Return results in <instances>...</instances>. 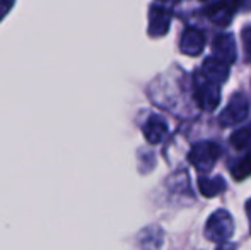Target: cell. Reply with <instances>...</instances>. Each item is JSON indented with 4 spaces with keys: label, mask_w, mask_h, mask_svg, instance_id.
Masks as SVG:
<instances>
[{
    "label": "cell",
    "mask_w": 251,
    "mask_h": 250,
    "mask_svg": "<svg viewBox=\"0 0 251 250\" xmlns=\"http://www.w3.org/2000/svg\"><path fill=\"white\" fill-rule=\"evenodd\" d=\"M221 156V146L210 140L199 142L192 147L188 154V161L199 171H210Z\"/></svg>",
    "instance_id": "cell-1"
},
{
    "label": "cell",
    "mask_w": 251,
    "mask_h": 250,
    "mask_svg": "<svg viewBox=\"0 0 251 250\" xmlns=\"http://www.w3.org/2000/svg\"><path fill=\"white\" fill-rule=\"evenodd\" d=\"M232 231H234V223H232V218L227 211L219 209L208 218L207 226H205V235H207L208 240L215 242V244H221V242L231 238Z\"/></svg>",
    "instance_id": "cell-2"
},
{
    "label": "cell",
    "mask_w": 251,
    "mask_h": 250,
    "mask_svg": "<svg viewBox=\"0 0 251 250\" xmlns=\"http://www.w3.org/2000/svg\"><path fill=\"white\" fill-rule=\"evenodd\" d=\"M195 100L199 103L201 110L212 111L217 108L219 101H221V84H215L212 81H208L207 77H203V74H199L195 79Z\"/></svg>",
    "instance_id": "cell-3"
},
{
    "label": "cell",
    "mask_w": 251,
    "mask_h": 250,
    "mask_svg": "<svg viewBox=\"0 0 251 250\" xmlns=\"http://www.w3.org/2000/svg\"><path fill=\"white\" fill-rule=\"evenodd\" d=\"M250 113V103L241 93L234 94L229 101V105L224 108L221 115V125L224 127H232V125H238L248 117Z\"/></svg>",
    "instance_id": "cell-4"
},
{
    "label": "cell",
    "mask_w": 251,
    "mask_h": 250,
    "mask_svg": "<svg viewBox=\"0 0 251 250\" xmlns=\"http://www.w3.org/2000/svg\"><path fill=\"white\" fill-rule=\"evenodd\" d=\"M239 3L241 0H222V2H217L214 5H210L205 14L210 17L212 23H215L217 26L226 28L232 19V14L239 9Z\"/></svg>",
    "instance_id": "cell-5"
},
{
    "label": "cell",
    "mask_w": 251,
    "mask_h": 250,
    "mask_svg": "<svg viewBox=\"0 0 251 250\" xmlns=\"http://www.w3.org/2000/svg\"><path fill=\"white\" fill-rule=\"evenodd\" d=\"M171 24V14L164 7L154 5L149 10V34L154 38L164 36Z\"/></svg>",
    "instance_id": "cell-6"
},
{
    "label": "cell",
    "mask_w": 251,
    "mask_h": 250,
    "mask_svg": "<svg viewBox=\"0 0 251 250\" xmlns=\"http://www.w3.org/2000/svg\"><path fill=\"white\" fill-rule=\"evenodd\" d=\"M201 74L203 77H207L208 81L215 84H222L229 76V62L222 60L219 57H212V58H207L201 65Z\"/></svg>",
    "instance_id": "cell-7"
},
{
    "label": "cell",
    "mask_w": 251,
    "mask_h": 250,
    "mask_svg": "<svg viewBox=\"0 0 251 250\" xmlns=\"http://www.w3.org/2000/svg\"><path fill=\"white\" fill-rule=\"evenodd\" d=\"M205 47V40L201 31L195 29V28H186L181 34V41H179V48L185 55H190V57H195V55H200L201 50Z\"/></svg>",
    "instance_id": "cell-8"
},
{
    "label": "cell",
    "mask_w": 251,
    "mask_h": 250,
    "mask_svg": "<svg viewBox=\"0 0 251 250\" xmlns=\"http://www.w3.org/2000/svg\"><path fill=\"white\" fill-rule=\"evenodd\" d=\"M212 50H214L215 57L222 58V60L232 63L238 57V50H236V41L232 34H219L215 36L214 45H212Z\"/></svg>",
    "instance_id": "cell-9"
},
{
    "label": "cell",
    "mask_w": 251,
    "mask_h": 250,
    "mask_svg": "<svg viewBox=\"0 0 251 250\" xmlns=\"http://www.w3.org/2000/svg\"><path fill=\"white\" fill-rule=\"evenodd\" d=\"M166 134H168V124H166L161 117H157V115L151 117L149 120H147V124L144 125V136H146V139L149 140L151 144L161 142L166 137Z\"/></svg>",
    "instance_id": "cell-10"
},
{
    "label": "cell",
    "mask_w": 251,
    "mask_h": 250,
    "mask_svg": "<svg viewBox=\"0 0 251 250\" xmlns=\"http://www.w3.org/2000/svg\"><path fill=\"white\" fill-rule=\"evenodd\" d=\"M199 190L203 194L205 197H215L217 194L226 190V182L222 177H214V178H199Z\"/></svg>",
    "instance_id": "cell-11"
},
{
    "label": "cell",
    "mask_w": 251,
    "mask_h": 250,
    "mask_svg": "<svg viewBox=\"0 0 251 250\" xmlns=\"http://www.w3.org/2000/svg\"><path fill=\"white\" fill-rule=\"evenodd\" d=\"M231 173L236 180H245L246 177H250L251 175V151L232 167Z\"/></svg>",
    "instance_id": "cell-12"
},
{
    "label": "cell",
    "mask_w": 251,
    "mask_h": 250,
    "mask_svg": "<svg viewBox=\"0 0 251 250\" xmlns=\"http://www.w3.org/2000/svg\"><path fill=\"white\" fill-rule=\"evenodd\" d=\"M231 142L234 147L238 149H243V147H248L251 144V125L246 127V129H241V130H236L231 137Z\"/></svg>",
    "instance_id": "cell-13"
},
{
    "label": "cell",
    "mask_w": 251,
    "mask_h": 250,
    "mask_svg": "<svg viewBox=\"0 0 251 250\" xmlns=\"http://www.w3.org/2000/svg\"><path fill=\"white\" fill-rule=\"evenodd\" d=\"M243 45H245V52L248 55V60H251V28H245L241 33Z\"/></svg>",
    "instance_id": "cell-14"
},
{
    "label": "cell",
    "mask_w": 251,
    "mask_h": 250,
    "mask_svg": "<svg viewBox=\"0 0 251 250\" xmlns=\"http://www.w3.org/2000/svg\"><path fill=\"white\" fill-rule=\"evenodd\" d=\"M12 2H14V0H0V19H2V17L10 10Z\"/></svg>",
    "instance_id": "cell-15"
},
{
    "label": "cell",
    "mask_w": 251,
    "mask_h": 250,
    "mask_svg": "<svg viewBox=\"0 0 251 250\" xmlns=\"http://www.w3.org/2000/svg\"><path fill=\"white\" fill-rule=\"evenodd\" d=\"M246 211H248V216H250V223H251V199L246 202Z\"/></svg>",
    "instance_id": "cell-16"
},
{
    "label": "cell",
    "mask_w": 251,
    "mask_h": 250,
    "mask_svg": "<svg viewBox=\"0 0 251 250\" xmlns=\"http://www.w3.org/2000/svg\"><path fill=\"white\" fill-rule=\"evenodd\" d=\"M161 2H169V0H161Z\"/></svg>",
    "instance_id": "cell-17"
}]
</instances>
